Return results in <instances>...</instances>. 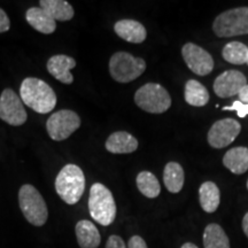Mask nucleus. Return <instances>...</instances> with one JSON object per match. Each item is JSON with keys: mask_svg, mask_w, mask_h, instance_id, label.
I'll list each match as a JSON object with an SVG mask.
<instances>
[{"mask_svg": "<svg viewBox=\"0 0 248 248\" xmlns=\"http://www.w3.org/2000/svg\"><path fill=\"white\" fill-rule=\"evenodd\" d=\"M20 98L26 106L38 114H48L57 106L54 90L43 79L27 77L20 88Z\"/></svg>", "mask_w": 248, "mask_h": 248, "instance_id": "f257e3e1", "label": "nucleus"}, {"mask_svg": "<svg viewBox=\"0 0 248 248\" xmlns=\"http://www.w3.org/2000/svg\"><path fill=\"white\" fill-rule=\"evenodd\" d=\"M85 190V176L77 164L68 163L59 171L55 179V191L67 204H75Z\"/></svg>", "mask_w": 248, "mask_h": 248, "instance_id": "f03ea898", "label": "nucleus"}, {"mask_svg": "<svg viewBox=\"0 0 248 248\" xmlns=\"http://www.w3.org/2000/svg\"><path fill=\"white\" fill-rule=\"evenodd\" d=\"M89 213L100 225L113 224L116 218V202L109 188L101 183H94L90 188Z\"/></svg>", "mask_w": 248, "mask_h": 248, "instance_id": "7ed1b4c3", "label": "nucleus"}, {"mask_svg": "<svg viewBox=\"0 0 248 248\" xmlns=\"http://www.w3.org/2000/svg\"><path fill=\"white\" fill-rule=\"evenodd\" d=\"M18 204L24 218L31 225L43 226L47 222L48 209L39 191L35 186L26 184L18 191Z\"/></svg>", "mask_w": 248, "mask_h": 248, "instance_id": "20e7f679", "label": "nucleus"}, {"mask_svg": "<svg viewBox=\"0 0 248 248\" xmlns=\"http://www.w3.org/2000/svg\"><path fill=\"white\" fill-rule=\"evenodd\" d=\"M146 62L128 52H116L109 60V74L119 83H130L144 74Z\"/></svg>", "mask_w": 248, "mask_h": 248, "instance_id": "39448f33", "label": "nucleus"}, {"mask_svg": "<svg viewBox=\"0 0 248 248\" xmlns=\"http://www.w3.org/2000/svg\"><path fill=\"white\" fill-rule=\"evenodd\" d=\"M135 102L147 113L162 114L171 106V97L163 86L156 83H147L136 91Z\"/></svg>", "mask_w": 248, "mask_h": 248, "instance_id": "423d86ee", "label": "nucleus"}, {"mask_svg": "<svg viewBox=\"0 0 248 248\" xmlns=\"http://www.w3.org/2000/svg\"><path fill=\"white\" fill-rule=\"evenodd\" d=\"M213 30L217 37L230 38L248 33V7L232 8L215 18Z\"/></svg>", "mask_w": 248, "mask_h": 248, "instance_id": "0eeeda50", "label": "nucleus"}, {"mask_svg": "<svg viewBox=\"0 0 248 248\" xmlns=\"http://www.w3.org/2000/svg\"><path fill=\"white\" fill-rule=\"evenodd\" d=\"M80 126L78 114L70 109H61L46 121V130L54 141H62L69 138Z\"/></svg>", "mask_w": 248, "mask_h": 248, "instance_id": "6e6552de", "label": "nucleus"}, {"mask_svg": "<svg viewBox=\"0 0 248 248\" xmlns=\"http://www.w3.org/2000/svg\"><path fill=\"white\" fill-rule=\"evenodd\" d=\"M0 120L13 126H21L27 122V110L14 90L5 89L0 94Z\"/></svg>", "mask_w": 248, "mask_h": 248, "instance_id": "1a4fd4ad", "label": "nucleus"}, {"mask_svg": "<svg viewBox=\"0 0 248 248\" xmlns=\"http://www.w3.org/2000/svg\"><path fill=\"white\" fill-rule=\"evenodd\" d=\"M241 131V125L238 121L234 119H223L215 122L209 129L208 136V144L213 148L221 150L229 145L232 144L235 140V138L239 136Z\"/></svg>", "mask_w": 248, "mask_h": 248, "instance_id": "9d476101", "label": "nucleus"}, {"mask_svg": "<svg viewBox=\"0 0 248 248\" xmlns=\"http://www.w3.org/2000/svg\"><path fill=\"white\" fill-rule=\"evenodd\" d=\"M182 55L188 69L193 71L195 75L206 76L214 69V60L208 52L200 46L187 43L183 46Z\"/></svg>", "mask_w": 248, "mask_h": 248, "instance_id": "9b49d317", "label": "nucleus"}, {"mask_svg": "<svg viewBox=\"0 0 248 248\" xmlns=\"http://www.w3.org/2000/svg\"><path fill=\"white\" fill-rule=\"evenodd\" d=\"M247 85V78L241 71L226 70L217 76L214 82V92L219 98H231L239 94Z\"/></svg>", "mask_w": 248, "mask_h": 248, "instance_id": "f8f14e48", "label": "nucleus"}, {"mask_svg": "<svg viewBox=\"0 0 248 248\" xmlns=\"http://www.w3.org/2000/svg\"><path fill=\"white\" fill-rule=\"evenodd\" d=\"M75 67V59L68 57L66 54L53 55L48 59L47 64H46L48 73L63 84H73L74 76L70 70Z\"/></svg>", "mask_w": 248, "mask_h": 248, "instance_id": "ddd939ff", "label": "nucleus"}, {"mask_svg": "<svg viewBox=\"0 0 248 248\" xmlns=\"http://www.w3.org/2000/svg\"><path fill=\"white\" fill-rule=\"evenodd\" d=\"M116 35L132 44H140L147 37V31L140 22L135 20H121L114 26Z\"/></svg>", "mask_w": 248, "mask_h": 248, "instance_id": "4468645a", "label": "nucleus"}, {"mask_svg": "<svg viewBox=\"0 0 248 248\" xmlns=\"http://www.w3.org/2000/svg\"><path fill=\"white\" fill-rule=\"evenodd\" d=\"M105 147L113 154H130L138 148L137 138L126 131L111 133L105 142Z\"/></svg>", "mask_w": 248, "mask_h": 248, "instance_id": "2eb2a0df", "label": "nucleus"}, {"mask_svg": "<svg viewBox=\"0 0 248 248\" xmlns=\"http://www.w3.org/2000/svg\"><path fill=\"white\" fill-rule=\"evenodd\" d=\"M75 232L80 248H98L101 243V235L98 228L88 219H80L77 222Z\"/></svg>", "mask_w": 248, "mask_h": 248, "instance_id": "dca6fc26", "label": "nucleus"}, {"mask_svg": "<svg viewBox=\"0 0 248 248\" xmlns=\"http://www.w3.org/2000/svg\"><path fill=\"white\" fill-rule=\"evenodd\" d=\"M26 20L33 29L44 35H51L57 29V23L40 7H30L26 12Z\"/></svg>", "mask_w": 248, "mask_h": 248, "instance_id": "f3484780", "label": "nucleus"}, {"mask_svg": "<svg viewBox=\"0 0 248 248\" xmlns=\"http://www.w3.org/2000/svg\"><path fill=\"white\" fill-rule=\"evenodd\" d=\"M223 164L235 175H243L248 170V148L243 146L231 148L223 156Z\"/></svg>", "mask_w": 248, "mask_h": 248, "instance_id": "a211bd4d", "label": "nucleus"}, {"mask_svg": "<svg viewBox=\"0 0 248 248\" xmlns=\"http://www.w3.org/2000/svg\"><path fill=\"white\" fill-rule=\"evenodd\" d=\"M39 7L54 21H69L75 15L73 6L66 0H40Z\"/></svg>", "mask_w": 248, "mask_h": 248, "instance_id": "6ab92c4d", "label": "nucleus"}, {"mask_svg": "<svg viewBox=\"0 0 248 248\" xmlns=\"http://www.w3.org/2000/svg\"><path fill=\"white\" fill-rule=\"evenodd\" d=\"M200 206L206 213H215L221 202L219 188L214 182H204L199 188Z\"/></svg>", "mask_w": 248, "mask_h": 248, "instance_id": "aec40b11", "label": "nucleus"}, {"mask_svg": "<svg viewBox=\"0 0 248 248\" xmlns=\"http://www.w3.org/2000/svg\"><path fill=\"white\" fill-rule=\"evenodd\" d=\"M163 182L170 193H179L185 182L184 169L177 162H169L164 167Z\"/></svg>", "mask_w": 248, "mask_h": 248, "instance_id": "412c9836", "label": "nucleus"}, {"mask_svg": "<svg viewBox=\"0 0 248 248\" xmlns=\"http://www.w3.org/2000/svg\"><path fill=\"white\" fill-rule=\"evenodd\" d=\"M185 101L194 107H202L208 104L209 92L206 86L195 79H190L186 82L184 91Z\"/></svg>", "mask_w": 248, "mask_h": 248, "instance_id": "4be33fe9", "label": "nucleus"}, {"mask_svg": "<svg viewBox=\"0 0 248 248\" xmlns=\"http://www.w3.org/2000/svg\"><path fill=\"white\" fill-rule=\"evenodd\" d=\"M204 248H230V240L221 225L212 223L203 231Z\"/></svg>", "mask_w": 248, "mask_h": 248, "instance_id": "5701e85b", "label": "nucleus"}, {"mask_svg": "<svg viewBox=\"0 0 248 248\" xmlns=\"http://www.w3.org/2000/svg\"><path fill=\"white\" fill-rule=\"evenodd\" d=\"M136 183H137V187L140 191V193L146 198H150V199L157 198L161 193L160 183L155 177L154 173L151 171L145 170V171L139 172Z\"/></svg>", "mask_w": 248, "mask_h": 248, "instance_id": "b1692460", "label": "nucleus"}, {"mask_svg": "<svg viewBox=\"0 0 248 248\" xmlns=\"http://www.w3.org/2000/svg\"><path fill=\"white\" fill-rule=\"evenodd\" d=\"M222 55L225 61L230 62L232 64H244L247 62L248 47L244 43L231 42L224 46L222 51Z\"/></svg>", "mask_w": 248, "mask_h": 248, "instance_id": "393cba45", "label": "nucleus"}, {"mask_svg": "<svg viewBox=\"0 0 248 248\" xmlns=\"http://www.w3.org/2000/svg\"><path fill=\"white\" fill-rule=\"evenodd\" d=\"M223 110H235L239 117H246L248 115V105L237 100L232 104V106L223 107Z\"/></svg>", "mask_w": 248, "mask_h": 248, "instance_id": "a878e982", "label": "nucleus"}, {"mask_svg": "<svg viewBox=\"0 0 248 248\" xmlns=\"http://www.w3.org/2000/svg\"><path fill=\"white\" fill-rule=\"evenodd\" d=\"M106 248H128L120 235L113 234L107 239Z\"/></svg>", "mask_w": 248, "mask_h": 248, "instance_id": "bb28decb", "label": "nucleus"}, {"mask_svg": "<svg viewBox=\"0 0 248 248\" xmlns=\"http://www.w3.org/2000/svg\"><path fill=\"white\" fill-rule=\"evenodd\" d=\"M11 29V20L2 8H0V33L7 32Z\"/></svg>", "mask_w": 248, "mask_h": 248, "instance_id": "cd10ccee", "label": "nucleus"}, {"mask_svg": "<svg viewBox=\"0 0 248 248\" xmlns=\"http://www.w3.org/2000/svg\"><path fill=\"white\" fill-rule=\"evenodd\" d=\"M128 248H148L146 241L140 235H133L130 238L128 243Z\"/></svg>", "mask_w": 248, "mask_h": 248, "instance_id": "c85d7f7f", "label": "nucleus"}, {"mask_svg": "<svg viewBox=\"0 0 248 248\" xmlns=\"http://www.w3.org/2000/svg\"><path fill=\"white\" fill-rule=\"evenodd\" d=\"M238 95H239V101L248 105V84L245 88H243Z\"/></svg>", "mask_w": 248, "mask_h": 248, "instance_id": "c756f323", "label": "nucleus"}, {"mask_svg": "<svg viewBox=\"0 0 248 248\" xmlns=\"http://www.w3.org/2000/svg\"><path fill=\"white\" fill-rule=\"evenodd\" d=\"M243 230L246 234V237L248 238V213L245 214L244 218H243Z\"/></svg>", "mask_w": 248, "mask_h": 248, "instance_id": "7c9ffc66", "label": "nucleus"}, {"mask_svg": "<svg viewBox=\"0 0 248 248\" xmlns=\"http://www.w3.org/2000/svg\"><path fill=\"white\" fill-rule=\"evenodd\" d=\"M181 248H199L197 245L192 244V243H185L184 245H182Z\"/></svg>", "mask_w": 248, "mask_h": 248, "instance_id": "2f4dec72", "label": "nucleus"}, {"mask_svg": "<svg viewBox=\"0 0 248 248\" xmlns=\"http://www.w3.org/2000/svg\"><path fill=\"white\" fill-rule=\"evenodd\" d=\"M246 63H247V64H248V57H247V62H246Z\"/></svg>", "mask_w": 248, "mask_h": 248, "instance_id": "473e14b6", "label": "nucleus"}, {"mask_svg": "<svg viewBox=\"0 0 248 248\" xmlns=\"http://www.w3.org/2000/svg\"><path fill=\"white\" fill-rule=\"evenodd\" d=\"M247 188H248V181H247Z\"/></svg>", "mask_w": 248, "mask_h": 248, "instance_id": "72a5a7b5", "label": "nucleus"}]
</instances>
